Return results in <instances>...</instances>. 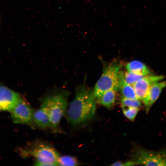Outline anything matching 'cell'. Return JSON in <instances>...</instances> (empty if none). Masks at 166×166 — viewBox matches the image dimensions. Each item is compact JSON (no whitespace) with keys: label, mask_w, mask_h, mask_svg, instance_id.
<instances>
[{"label":"cell","mask_w":166,"mask_h":166,"mask_svg":"<svg viewBox=\"0 0 166 166\" xmlns=\"http://www.w3.org/2000/svg\"><path fill=\"white\" fill-rule=\"evenodd\" d=\"M120 72L123 81L126 84L132 85L139 79L144 76L128 71L124 72L120 70Z\"/></svg>","instance_id":"cell-14"},{"label":"cell","mask_w":166,"mask_h":166,"mask_svg":"<svg viewBox=\"0 0 166 166\" xmlns=\"http://www.w3.org/2000/svg\"><path fill=\"white\" fill-rule=\"evenodd\" d=\"M121 101L122 105L127 106L139 108L141 105V102L138 99H130L122 97Z\"/></svg>","instance_id":"cell-17"},{"label":"cell","mask_w":166,"mask_h":166,"mask_svg":"<svg viewBox=\"0 0 166 166\" xmlns=\"http://www.w3.org/2000/svg\"><path fill=\"white\" fill-rule=\"evenodd\" d=\"M127 71L143 76L149 74V69L144 64L139 61L134 60L128 62L125 65Z\"/></svg>","instance_id":"cell-11"},{"label":"cell","mask_w":166,"mask_h":166,"mask_svg":"<svg viewBox=\"0 0 166 166\" xmlns=\"http://www.w3.org/2000/svg\"><path fill=\"white\" fill-rule=\"evenodd\" d=\"M1 109H0V111H1Z\"/></svg>","instance_id":"cell-19"},{"label":"cell","mask_w":166,"mask_h":166,"mask_svg":"<svg viewBox=\"0 0 166 166\" xmlns=\"http://www.w3.org/2000/svg\"><path fill=\"white\" fill-rule=\"evenodd\" d=\"M121 108L124 115L129 120L133 121L139 111V108L130 107L121 105Z\"/></svg>","instance_id":"cell-16"},{"label":"cell","mask_w":166,"mask_h":166,"mask_svg":"<svg viewBox=\"0 0 166 166\" xmlns=\"http://www.w3.org/2000/svg\"><path fill=\"white\" fill-rule=\"evenodd\" d=\"M136 165L134 162L133 160L123 162L117 161L115 162L111 165L112 166H132Z\"/></svg>","instance_id":"cell-18"},{"label":"cell","mask_w":166,"mask_h":166,"mask_svg":"<svg viewBox=\"0 0 166 166\" xmlns=\"http://www.w3.org/2000/svg\"><path fill=\"white\" fill-rule=\"evenodd\" d=\"M33 120L34 125L42 129L51 128L50 120L48 114L41 107L34 111Z\"/></svg>","instance_id":"cell-10"},{"label":"cell","mask_w":166,"mask_h":166,"mask_svg":"<svg viewBox=\"0 0 166 166\" xmlns=\"http://www.w3.org/2000/svg\"><path fill=\"white\" fill-rule=\"evenodd\" d=\"M95 98L84 85L77 88L74 98L66 111L68 121L73 125H77L91 119L96 112Z\"/></svg>","instance_id":"cell-1"},{"label":"cell","mask_w":166,"mask_h":166,"mask_svg":"<svg viewBox=\"0 0 166 166\" xmlns=\"http://www.w3.org/2000/svg\"><path fill=\"white\" fill-rule=\"evenodd\" d=\"M69 94L65 90L57 91L42 100L41 107L48 114L51 128L54 131L58 129L61 119L66 112Z\"/></svg>","instance_id":"cell-2"},{"label":"cell","mask_w":166,"mask_h":166,"mask_svg":"<svg viewBox=\"0 0 166 166\" xmlns=\"http://www.w3.org/2000/svg\"><path fill=\"white\" fill-rule=\"evenodd\" d=\"M24 157H32L36 160L34 165L37 166H58L60 156L50 144L40 140L30 144L22 150Z\"/></svg>","instance_id":"cell-3"},{"label":"cell","mask_w":166,"mask_h":166,"mask_svg":"<svg viewBox=\"0 0 166 166\" xmlns=\"http://www.w3.org/2000/svg\"><path fill=\"white\" fill-rule=\"evenodd\" d=\"M118 90V88L115 87L107 91L98 99L99 102L107 108L112 107L115 104Z\"/></svg>","instance_id":"cell-13"},{"label":"cell","mask_w":166,"mask_h":166,"mask_svg":"<svg viewBox=\"0 0 166 166\" xmlns=\"http://www.w3.org/2000/svg\"><path fill=\"white\" fill-rule=\"evenodd\" d=\"M164 78L162 75H148L139 79L132 85L137 99L142 101L147 96L152 85Z\"/></svg>","instance_id":"cell-7"},{"label":"cell","mask_w":166,"mask_h":166,"mask_svg":"<svg viewBox=\"0 0 166 166\" xmlns=\"http://www.w3.org/2000/svg\"><path fill=\"white\" fill-rule=\"evenodd\" d=\"M122 65L120 62L115 61L105 66L93 92L95 99H98L109 89L115 87L118 88V74Z\"/></svg>","instance_id":"cell-4"},{"label":"cell","mask_w":166,"mask_h":166,"mask_svg":"<svg viewBox=\"0 0 166 166\" xmlns=\"http://www.w3.org/2000/svg\"><path fill=\"white\" fill-rule=\"evenodd\" d=\"M22 98L17 93L0 85V108L1 110L10 112Z\"/></svg>","instance_id":"cell-8"},{"label":"cell","mask_w":166,"mask_h":166,"mask_svg":"<svg viewBox=\"0 0 166 166\" xmlns=\"http://www.w3.org/2000/svg\"><path fill=\"white\" fill-rule=\"evenodd\" d=\"M123 97L130 99H137L132 85L126 84L123 80L120 71L118 76V90Z\"/></svg>","instance_id":"cell-12"},{"label":"cell","mask_w":166,"mask_h":166,"mask_svg":"<svg viewBox=\"0 0 166 166\" xmlns=\"http://www.w3.org/2000/svg\"><path fill=\"white\" fill-rule=\"evenodd\" d=\"M166 86V82L160 81L153 84L151 86L147 96L142 101L146 107L147 112L159 98L162 90Z\"/></svg>","instance_id":"cell-9"},{"label":"cell","mask_w":166,"mask_h":166,"mask_svg":"<svg viewBox=\"0 0 166 166\" xmlns=\"http://www.w3.org/2000/svg\"><path fill=\"white\" fill-rule=\"evenodd\" d=\"M133 161L136 165L166 166V151L155 152L137 148L133 154Z\"/></svg>","instance_id":"cell-5"},{"label":"cell","mask_w":166,"mask_h":166,"mask_svg":"<svg viewBox=\"0 0 166 166\" xmlns=\"http://www.w3.org/2000/svg\"><path fill=\"white\" fill-rule=\"evenodd\" d=\"M58 164L61 166H76L78 165V162L73 156L66 155L59 156Z\"/></svg>","instance_id":"cell-15"},{"label":"cell","mask_w":166,"mask_h":166,"mask_svg":"<svg viewBox=\"0 0 166 166\" xmlns=\"http://www.w3.org/2000/svg\"><path fill=\"white\" fill-rule=\"evenodd\" d=\"M34 111L29 105L22 98L10 112L15 123L26 124L33 127Z\"/></svg>","instance_id":"cell-6"}]
</instances>
